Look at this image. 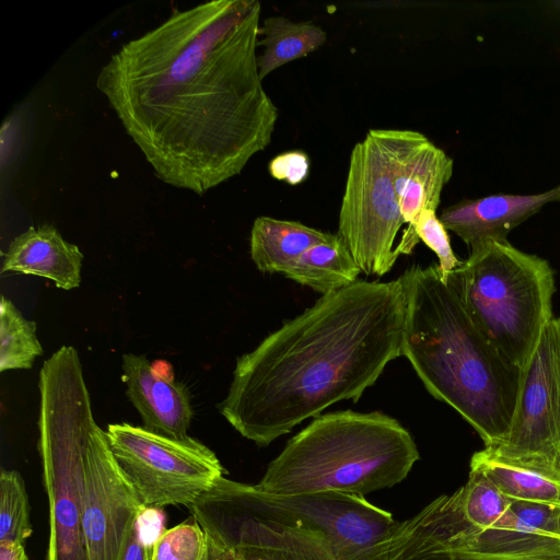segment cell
Segmentation results:
<instances>
[{"label": "cell", "mask_w": 560, "mask_h": 560, "mask_svg": "<svg viewBox=\"0 0 560 560\" xmlns=\"http://www.w3.org/2000/svg\"><path fill=\"white\" fill-rule=\"evenodd\" d=\"M485 450L503 462L560 476V317L545 326L522 369L505 438Z\"/></svg>", "instance_id": "cell-10"}, {"label": "cell", "mask_w": 560, "mask_h": 560, "mask_svg": "<svg viewBox=\"0 0 560 560\" xmlns=\"http://www.w3.org/2000/svg\"><path fill=\"white\" fill-rule=\"evenodd\" d=\"M406 295L401 355L438 400L455 409L486 448L505 438L517 402L522 369L480 331L436 264L400 276Z\"/></svg>", "instance_id": "cell-3"}, {"label": "cell", "mask_w": 560, "mask_h": 560, "mask_svg": "<svg viewBox=\"0 0 560 560\" xmlns=\"http://www.w3.org/2000/svg\"><path fill=\"white\" fill-rule=\"evenodd\" d=\"M122 381L126 394L141 416L143 428L165 436H187L194 410L186 386L174 378L167 363L161 370L145 355H122Z\"/></svg>", "instance_id": "cell-13"}, {"label": "cell", "mask_w": 560, "mask_h": 560, "mask_svg": "<svg viewBox=\"0 0 560 560\" xmlns=\"http://www.w3.org/2000/svg\"><path fill=\"white\" fill-rule=\"evenodd\" d=\"M143 504L117 464L106 432L90 435L84 470L82 523L89 560H120Z\"/></svg>", "instance_id": "cell-11"}, {"label": "cell", "mask_w": 560, "mask_h": 560, "mask_svg": "<svg viewBox=\"0 0 560 560\" xmlns=\"http://www.w3.org/2000/svg\"><path fill=\"white\" fill-rule=\"evenodd\" d=\"M399 136L371 129L350 155L337 235L366 276H384L398 258L394 243L405 223L394 182Z\"/></svg>", "instance_id": "cell-8"}, {"label": "cell", "mask_w": 560, "mask_h": 560, "mask_svg": "<svg viewBox=\"0 0 560 560\" xmlns=\"http://www.w3.org/2000/svg\"><path fill=\"white\" fill-rule=\"evenodd\" d=\"M38 452L49 506L47 560H89L82 523L86 450L93 428L79 353L62 346L39 372Z\"/></svg>", "instance_id": "cell-5"}, {"label": "cell", "mask_w": 560, "mask_h": 560, "mask_svg": "<svg viewBox=\"0 0 560 560\" xmlns=\"http://www.w3.org/2000/svg\"><path fill=\"white\" fill-rule=\"evenodd\" d=\"M260 11L256 0L174 9L101 68L96 88L163 183L202 196L269 145L278 109L258 73Z\"/></svg>", "instance_id": "cell-1"}, {"label": "cell", "mask_w": 560, "mask_h": 560, "mask_svg": "<svg viewBox=\"0 0 560 560\" xmlns=\"http://www.w3.org/2000/svg\"><path fill=\"white\" fill-rule=\"evenodd\" d=\"M405 317L400 277L322 295L237 358L221 415L266 446L336 402L358 401L401 355Z\"/></svg>", "instance_id": "cell-2"}, {"label": "cell", "mask_w": 560, "mask_h": 560, "mask_svg": "<svg viewBox=\"0 0 560 560\" xmlns=\"http://www.w3.org/2000/svg\"><path fill=\"white\" fill-rule=\"evenodd\" d=\"M266 494L273 503L323 533L340 560H353L396 524L389 512L357 494L337 491Z\"/></svg>", "instance_id": "cell-12"}, {"label": "cell", "mask_w": 560, "mask_h": 560, "mask_svg": "<svg viewBox=\"0 0 560 560\" xmlns=\"http://www.w3.org/2000/svg\"><path fill=\"white\" fill-rule=\"evenodd\" d=\"M43 354L36 323L26 319L5 296L0 301V372L31 369Z\"/></svg>", "instance_id": "cell-22"}, {"label": "cell", "mask_w": 560, "mask_h": 560, "mask_svg": "<svg viewBox=\"0 0 560 560\" xmlns=\"http://www.w3.org/2000/svg\"><path fill=\"white\" fill-rule=\"evenodd\" d=\"M106 435L144 506H188L225 471L208 446L188 435L170 438L126 422L109 424Z\"/></svg>", "instance_id": "cell-9"}, {"label": "cell", "mask_w": 560, "mask_h": 560, "mask_svg": "<svg viewBox=\"0 0 560 560\" xmlns=\"http://www.w3.org/2000/svg\"><path fill=\"white\" fill-rule=\"evenodd\" d=\"M453 160L424 135L400 130L395 188L404 222L411 226L424 209H438L453 174Z\"/></svg>", "instance_id": "cell-15"}, {"label": "cell", "mask_w": 560, "mask_h": 560, "mask_svg": "<svg viewBox=\"0 0 560 560\" xmlns=\"http://www.w3.org/2000/svg\"><path fill=\"white\" fill-rule=\"evenodd\" d=\"M165 515L161 508L142 506L137 520L136 527L142 541L153 548L160 536L166 530L164 528Z\"/></svg>", "instance_id": "cell-27"}, {"label": "cell", "mask_w": 560, "mask_h": 560, "mask_svg": "<svg viewBox=\"0 0 560 560\" xmlns=\"http://www.w3.org/2000/svg\"><path fill=\"white\" fill-rule=\"evenodd\" d=\"M553 533L560 535V510L558 509L555 512Z\"/></svg>", "instance_id": "cell-31"}, {"label": "cell", "mask_w": 560, "mask_h": 560, "mask_svg": "<svg viewBox=\"0 0 560 560\" xmlns=\"http://www.w3.org/2000/svg\"><path fill=\"white\" fill-rule=\"evenodd\" d=\"M259 35L262 38L258 40V46L265 48L257 57L261 81L279 67L313 52L327 39L320 26L310 21L293 22L284 16L265 19Z\"/></svg>", "instance_id": "cell-20"}, {"label": "cell", "mask_w": 560, "mask_h": 560, "mask_svg": "<svg viewBox=\"0 0 560 560\" xmlns=\"http://www.w3.org/2000/svg\"><path fill=\"white\" fill-rule=\"evenodd\" d=\"M422 241L439 259V270L441 278L446 281L448 275L458 268L460 261L454 254L447 230L436 215L435 210L424 209L411 226H407L402 236L395 247V253L399 255H409L415 246Z\"/></svg>", "instance_id": "cell-23"}, {"label": "cell", "mask_w": 560, "mask_h": 560, "mask_svg": "<svg viewBox=\"0 0 560 560\" xmlns=\"http://www.w3.org/2000/svg\"><path fill=\"white\" fill-rule=\"evenodd\" d=\"M0 560H28V557L22 542L0 541Z\"/></svg>", "instance_id": "cell-30"}, {"label": "cell", "mask_w": 560, "mask_h": 560, "mask_svg": "<svg viewBox=\"0 0 560 560\" xmlns=\"http://www.w3.org/2000/svg\"><path fill=\"white\" fill-rule=\"evenodd\" d=\"M151 553L152 548L142 541L135 522L126 539L120 560H151Z\"/></svg>", "instance_id": "cell-28"}, {"label": "cell", "mask_w": 560, "mask_h": 560, "mask_svg": "<svg viewBox=\"0 0 560 560\" xmlns=\"http://www.w3.org/2000/svg\"><path fill=\"white\" fill-rule=\"evenodd\" d=\"M360 272L345 242L334 234L304 252L283 275L325 295L354 283Z\"/></svg>", "instance_id": "cell-19"}, {"label": "cell", "mask_w": 560, "mask_h": 560, "mask_svg": "<svg viewBox=\"0 0 560 560\" xmlns=\"http://www.w3.org/2000/svg\"><path fill=\"white\" fill-rule=\"evenodd\" d=\"M268 168L273 178L295 186L308 176L310 159L302 151H289L275 156Z\"/></svg>", "instance_id": "cell-26"}, {"label": "cell", "mask_w": 560, "mask_h": 560, "mask_svg": "<svg viewBox=\"0 0 560 560\" xmlns=\"http://www.w3.org/2000/svg\"><path fill=\"white\" fill-rule=\"evenodd\" d=\"M83 254L58 230L31 226L14 237L3 256L1 273L15 272L47 278L57 288L71 290L81 283Z\"/></svg>", "instance_id": "cell-16"}, {"label": "cell", "mask_w": 560, "mask_h": 560, "mask_svg": "<svg viewBox=\"0 0 560 560\" xmlns=\"http://www.w3.org/2000/svg\"><path fill=\"white\" fill-rule=\"evenodd\" d=\"M332 236L298 221L258 217L250 231V257L261 272L284 273L304 252Z\"/></svg>", "instance_id": "cell-17"}, {"label": "cell", "mask_w": 560, "mask_h": 560, "mask_svg": "<svg viewBox=\"0 0 560 560\" xmlns=\"http://www.w3.org/2000/svg\"><path fill=\"white\" fill-rule=\"evenodd\" d=\"M458 491L463 514L474 526L525 532L513 511V501L482 472L470 469L467 482Z\"/></svg>", "instance_id": "cell-21"}, {"label": "cell", "mask_w": 560, "mask_h": 560, "mask_svg": "<svg viewBox=\"0 0 560 560\" xmlns=\"http://www.w3.org/2000/svg\"><path fill=\"white\" fill-rule=\"evenodd\" d=\"M552 202H560V183L533 195L497 194L465 199L445 208L440 220L471 249L487 241H506L513 229Z\"/></svg>", "instance_id": "cell-14"}, {"label": "cell", "mask_w": 560, "mask_h": 560, "mask_svg": "<svg viewBox=\"0 0 560 560\" xmlns=\"http://www.w3.org/2000/svg\"><path fill=\"white\" fill-rule=\"evenodd\" d=\"M469 467L482 472L514 502L560 510V476L503 462L485 448L471 456Z\"/></svg>", "instance_id": "cell-18"}, {"label": "cell", "mask_w": 560, "mask_h": 560, "mask_svg": "<svg viewBox=\"0 0 560 560\" xmlns=\"http://www.w3.org/2000/svg\"><path fill=\"white\" fill-rule=\"evenodd\" d=\"M419 459L410 432L382 411L322 413L291 438L255 485L272 495L364 497L402 481Z\"/></svg>", "instance_id": "cell-4"}, {"label": "cell", "mask_w": 560, "mask_h": 560, "mask_svg": "<svg viewBox=\"0 0 560 560\" xmlns=\"http://www.w3.org/2000/svg\"><path fill=\"white\" fill-rule=\"evenodd\" d=\"M447 279L486 338L523 369L553 317L555 273L544 258L487 241Z\"/></svg>", "instance_id": "cell-6"}, {"label": "cell", "mask_w": 560, "mask_h": 560, "mask_svg": "<svg viewBox=\"0 0 560 560\" xmlns=\"http://www.w3.org/2000/svg\"><path fill=\"white\" fill-rule=\"evenodd\" d=\"M33 533L25 482L16 470L0 474V541L24 542Z\"/></svg>", "instance_id": "cell-24"}, {"label": "cell", "mask_w": 560, "mask_h": 560, "mask_svg": "<svg viewBox=\"0 0 560 560\" xmlns=\"http://www.w3.org/2000/svg\"><path fill=\"white\" fill-rule=\"evenodd\" d=\"M188 510L214 544L258 560H340L328 538L255 485L219 478Z\"/></svg>", "instance_id": "cell-7"}, {"label": "cell", "mask_w": 560, "mask_h": 560, "mask_svg": "<svg viewBox=\"0 0 560 560\" xmlns=\"http://www.w3.org/2000/svg\"><path fill=\"white\" fill-rule=\"evenodd\" d=\"M208 547L203 560H258L256 558L246 557L238 551L225 547H221L208 537Z\"/></svg>", "instance_id": "cell-29"}, {"label": "cell", "mask_w": 560, "mask_h": 560, "mask_svg": "<svg viewBox=\"0 0 560 560\" xmlns=\"http://www.w3.org/2000/svg\"><path fill=\"white\" fill-rule=\"evenodd\" d=\"M207 535L196 520L166 529L152 548L151 560H203Z\"/></svg>", "instance_id": "cell-25"}]
</instances>
